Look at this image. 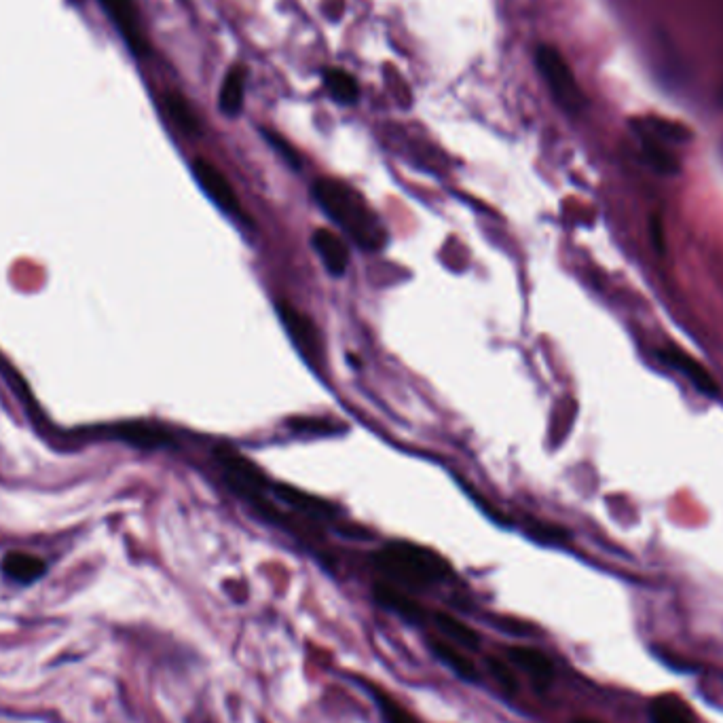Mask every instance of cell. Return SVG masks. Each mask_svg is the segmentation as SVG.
Returning a JSON list of instances; mask_svg holds the SVG:
<instances>
[{
  "mask_svg": "<svg viewBox=\"0 0 723 723\" xmlns=\"http://www.w3.org/2000/svg\"><path fill=\"white\" fill-rule=\"evenodd\" d=\"M375 567L396 586L425 590L451 578V565L430 548L411 542H392L373 554Z\"/></svg>",
  "mask_w": 723,
  "mask_h": 723,
  "instance_id": "cell-2",
  "label": "cell"
},
{
  "mask_svg": "<svg viewBox=\"0 0 723 723\" xmlns=\"http://www.w3.org/2000/svg\"><path fill=\"white\" fill-rule=\"evenodd\" d=\"M571 723H603L599 719H592V717H576Z\"/></svg>",
  "mask_w": 723,
  "mask_h": 723,
  "instance_id": "cell-27",
  "label": "cell"
},
{
  "mask_svg": "<svg viewBox=\"0 0 723 723\" xmlns=\"http://www.w3.org/2000/svg\"><path fill=\"white\" fill-rule=\"evenodd\" d=\"M265 136H267V140L277 148V151H280L282 153V157L292 165V168H296V170H299L301 168V161H299V155H296V151H294V148L282 138V136H277V134H271V132H265Z\"/></svg>",
  "mask_w": 723,
  "mask_h": 723,
  "instance_id": "cell-25",
  "label": "cell"
},
{
  "mask_svg": "<svg viewBox=\"0 0 723 723\" xmlns=\"http://www.w3.org/2000/svg\"><path fill=\"white\" fill-rule=\"evenodd\" d=\"M273 493L282 499V502L290 504L294 510H299L307 516H313V518H335L339 516V508L332 506L330 502H326V499L322 497H315V495H309L301 489L296 487H290V485H284V482H277V485H271Z\"/></svg>",
  "mask_w": 723,
  "mask_h": 723,
  "instance_id": "cell-13",
  "label": "cell"
},
{
  "mask_svg": "<svg viewBox=\"0 0 723 723\" xmlns=\"http://www.w3.org/2000/svg\"><path fill=\"white\" fill-rule=\"evenodd\" d=\"M658 356L666 366L675 368L677 373H681L685 379H688L700 394L709 396V398H715L719 394V385L715 383L713 375L696 358L685 354L683 349L664 347V349H658Z\"/></svg>",
  "mask_w": 723,
  "mask_h": 723,
  "instance_id": "cell-8",
  "label": "cell"
},
{
  "mask_svg": "<svg viewBox=\"0 0 723 723\" xmlns=\"http://www.w3.org/2000/svg\"><path fill=\"white\" fill-rule=\"evenodd\" d=\"M535 60H537V68H540V72H542V77L546 79V85L550 89L552 98L559 102L561 108L567 110V113L578 115L584 108L586 100H584L582 89L576 83V77H573L571 68L563 60V55L550 45H542L540 49H537Z\"/></svg>",
  "mask_w": 723,
  "mask_h": 723,
  "instance_id": "cell-3",
  "label": "cell"
},
{
  "mask_svg": "<svg viewBox=\"0 0 723 723\" xmlns=\"http://www.w3.org/2000/svg\"><path fill=\"white\" fill-rule=\"evenodd\" d=\"M487 669H489L491 677L497 681L499 688H502L506 694H516L518 688H521V683H518V677H516L510 662H506L502 658L489 656L487 658Z\"/></svg>",
  "mask_w": 723,
  "mask_h": 723,
  "instance_id": "cell-22",
  "label": "cell"
},
{
  "mask_svg": "<svg viewBox=\"0 0 723 723\" xmlns=\"http://www.w3.org/2000/svg\"><path fill=\"white\" fill-rule=\"evenodd\" d=\"M430 652L434 654V658L447 666V669L459 677L461 681L466 683H478L480 681V673L476 669V664L472 662V658H468L463 654L457 645H453L447 639H430L428 643Z\"/></svg>",
  "mask_w": 723,
  "mask_h": 723,
  "instance_id": "cell-12",
  "label": "cell"
},
{
  "mask_svg": "<svg viewBox=\"0 0 723 723\" xmlns=\"http://www.w3.org/2000/svg\"><path fill=\"white\" fill-rule=\"evenodd\" d=\"M647 717H650V723H696L688 704L671 694L654 698L650 702Z\"/></svg>",
  "mask_w": 723,
  "mask_h": 723,
  "instance_id": "cell-16",
  "label": "cell"
},
{
  "mask_svg": "<svg viewBox=\"0 0 723 723\" xmlns=\"http://www.w3.org/2000/svg\"><path fill=\"white\" fill-rule=\"evenodd\" d=\"M360 685H364L370 698L377 702L383 723H419V719L413 713L406 711L402 704L396 698L389 696L383 688H377V685L368 681H360Z\"/></svg>",
  "mask_w": 723,
  "mask_h": 723,
  "instance_id": "cell-18",
  "label": "cell"
},
{
  "mask_svg": "<svg viewBox=\"0 0 723 723\" xmlns=\"http://www.w3.org/2000/svg\"><path fill=\"white\" fill-rule=\"evenodd\" d=\"M193 174H195L197 182L201 184V189L208 193V197L216 203L220 210H225L231 216L244 218V210H241V203L231 187V182L216 168V165H212L206 159H197L193 163Z\"/></svg>",
  "mask_w": 723,
  "mask_h": 723,
  "instance_id": "cell-7",
  "label": "cell"
},
{
  "mask_svg": "<svg viewBox=\"0 0 723 723\" xmlns=\"http://www.w3.org/2000/svg\"><path fill=\"white\" fill-rule=\"evenodd\" d=\"M506 656L512 666H518L533 681L535 690L544 692L550 688V683L554 681V664L544 652L527 645H514L508 647Z\"/></svg>",
  "mask_w": 723,
  "mask_h": 723,
  "instance_id": "cell-9",
  "label": "cell"
},
{
  "mask_svg": "<svg viewBox=\"0 0 723 723\" xmlns=\"http://www.w3.org/2000/svg\"><path fill=\"white\" fill-rule=\"evenodd\" d=\"M121 436L129 442H134L136 447H144V449H159L172 442V438L168 434L157 428H151V425H144V423L125 425V428L121 430Z\"/></svg>",
  "mask_w": 723,
  "mask_h": 723,
  "instance_id": "cell-21",
  "label": "cell"
},
{
  "mask_svg": "<svg viewBox=\"0 0 723 723\" xmlns=\"http://www.w3.org/2000/svg\"><path fill=\"white\" fill-rule=\"evenodd\" d=\"M527 533H529L531 537H535L537 542H544V544H565V542H569L567 529L550 525V523L531 521V523L527 525Z\"/></svg>",
  "mask_w": 723,
  "mask_h": 723,
  "instance_id": "cell-23",
  "label": "cell"
},
{
  "mask_svg": "<svg viewBox=\"0 0 723 723\" xmlns=\"http://www.w3.org/2000/svg\"><path fill=\"white\" fill-rule=\"evenodd\" d=\"M290 425L294 432H311V434H330L332 432V423L326 419L301 417V419H292Z\"/></svg>",
  "mask_w": 723,
  "mask_h": 723,
  "instance_id": "cell-24",
  "label": "cell"
},
{
  "mask_svg": "<svg viewBox=\"0 0 723 723\" xmlns=\"http://www.w3.org/2000/svg\"><path fill=\"white\" fill-rule=\"evenodd\" d=\"M324 83L330 91V96L335 98L337 102L341 104H354L360 96V89H358V83L356 79L351 77L349 72L345 70H337V68H330L326 74H324Z\"/></svg>",
  "mask_w": 723,
  "mask_h": 723,
  "instance_id": "cell-20",
  "label": "cell"
},
{
  "mask_svg": "<svg viewBox=\"0 0 723 723\" xmlns=\"http://www.w3.org/2000/svg\"><path fill=\"white\" fill-rule=\"evenodd\" d=\"M277 313H280V320L288 332V337L299 347L301 354L311 362H320L324 356V345L320 330L313 324V320L307 318L301 309H296L294 305L284 301L277 303Z\"/></svg>",
  "mask_w": 723,
  "mask_h": 723,
  "instance_id": "cell-5",
  "label": "cell"
},
{
  "mask_svg": "<svg viewBox=\"0 0 723 723\" xmlns=\"http://www.w3.org/2000/svg\"><path fill=\"white\" fill-rule=\"evenodd\" d=\"M432 618H434V626L438 628L442 639L451 641L457 647H463V650H470V652L480 650V637L472 626L463 624L455 616L447 614V611H436Z\"/></svg>",
  "mask_w": 723,
  "mask_h": 723,
  "instance_id": "cell-14",
  "label": "cell"
},
{
  "mask_svg": "<svg viewBox=\"0 0 723 723\" xmlns=\"http://www.w3.org/2000/svg\"><path fill=\"white\" fill-rule=\"evenodd\" d=\"M163 104H165V110H168L170 119L176 123L180 132H184L187 136H197L201 132L197 115L193 113L189 102L184 100L180 94H165Z\"/></svg>",
  "mask_w": 723,
  "mask_h": 723,
  "instance_id": "cell-19",
  "label": "cell"
},
{
  "mask_svg": "<svg viewBox=\"0 0 723 723\" xmlns=\"http://www.w3.org/2000/svg\"><path fill=\"white\" fill-rule=\"evenodd\" d=\"M373 597L383 609L392 611V614H396L398 618L409 624H421L425 618H428L425 609L409 595V592H404L396 584H387V582L375 584Z\"/></svg>",
  "mask_w": 723,
  "mask_h": 723,
  "instance_id": "cell-10",
  "label": "cell"
},
{
  "mask_svg": "<svg viewBox=\"0 0 723 723\" xmlns=\"http://www.w3.org/2000/svg\"><path fill=\"white\" fill-rule=\"evenodd\" d=\"M311 193L324 214L341 227L356 246L368 252H377L385 246L387 231L381 218L354 187L335 178H320L313 182Z\"/></svg>",
  "mask_w": 723,
  "mask_h": 723,
  "instance_id": "cell-1",
  "label": "cell"
},
{
  "mask_svg": "<svg viewBox=\"0 0 723 723\" xmlns=\"http://www.w3.org/2000/svg\"><path fill=\"white\" fill-rule=\"evenodd\" d=\"M244 91H246V70L235 66L229 70L225 83L220 89V110L229 117H237L244 106Z\"/></svg>",
  "mask_w": 723,
  "mask_h": 723,
  "instance_id": "cell-17",
  "label": "cell"
},
{
  "mask_svg": "<svg viewBox=\"0 0 723 723\" xmlns=\"http://www.w3.org/2000/svg\"><path fill=\"white\" fill-rule=\"evenodd\" d=\"M311 246L322 258L324 267L332 275H343L349 267V248L345 241L330 229H315L311 235Z\"/></svg>",
  "mask_w": 723,
  "mask_h": 723,
  "instance_id": "cell-11",
  "label": "cell"
},
{
  "mask_svg": "<svg viewBox=\"0 0 723 723\" xmlns=\"http://www.w3.org/2000/svg\"><path fill=\"white\" fill-rule=\"evenodd\" d=\"M652 241H654V248L662 254L664 252V237H662V225L660 220H652Z\"/></svg>",
  "mask_w": 723,
  "mask_h": 723,
  "instance_id": "cell-26",
  "label": "cell"
},
{
  "mask_svg": "<svg viewBox=\"0 0 723 723\" xmlns=\"http://www.w3.org/2000/svg\"><path fill=\"white\" fill-rule=\"evenodd\" d=\"M98 3L106 11L108 20L113 22L117 32L121 34V39L127 43L129 49H132V53L138 55V58L148 55V43L142 32L134 0H98Z\"/></svg>",
  "mask_w": 723,
  "mask_h": 723,
  "instance_id": "cell-6",
  "label": "cell"
},
{
  "mask_svg": "<svg viewBox=\"0 0 723 723\" xmlns=\"http://www.w3.org/2000/svg\"><path fill=\"white\" fill-rule=\"evenodd\" d=\"M47 565L39 556L26 552H11L3 561V573L17 584H32L45 576Z\"/></svg>",
  "mask_w": 723,
  "mask_h": 723,
  "instance_id": "cell-15",
  "label": "cell"
},
{
  "mask_svg": "<svg viewBox=\"0 0 723 723\" xmlns=\"http://www.w3.org/2000/svg\"><path fill=\"white\" fill-rule=\"evenodd\" d=\"M216 459L220 463V468L225 470L227 485L241 499H246V502H252V499L258 495H265V491L271 487L267 474L261 468H256L248 457L239 455L231 449H218Z\"/></svg>",
  "mask_w": 723,
  "mask_h": 723,
  "instance_id": "cell-4",
  "label": "cell"
}]
</instances>
